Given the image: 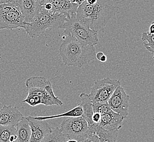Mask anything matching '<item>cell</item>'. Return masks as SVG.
<instances>
[{
    "label": "cell",
    "mask_w": 154,
    "mask_h": 142,
    "mask_svg": "<svg viewBox=\"0 0 154 142\" xmlns=\"http://www.w3.org/2000/svg\"><path fill=\"white\" fill-rule=\"evenodd\" d=\"M118 11L119 3L116 0H97L92 5L85 1L78 6L75 15L90 29L98 32L107 25Z\"/></svg>",
    "instance_id": "cell-1"
},
{
    "label": "cell",
    "mask_w": 154,
    "mask_h": 142,
    "mask_svg": "<svg viewBox=\"0 0 154 142\" xmlns=\"http://www.w3.org/2000/svg\"><path fill=\"white\" fill-rule=\"evenodd\" d=\"M60 55L66 65L82 67L96 59L95 46L88 45L71 35L64 36Z\"/></svg>",
    "instance_id": "cell-2"
},
{
    "label": "cell",
    "mask_w": 154,
    "mask_h": 142,
    "mask_svg": "<svg viewBox=\"0 0 154 142\" xmlns=\"http://www.w3.org/2000/svg\"><path fill=\"white\" fill-rule=\"evenodd\" d=\"M67 18L59 13H51L42 8L41 11L30 23H27L24 30L31 38H36L48 29H63Z\"/></svg>",
    "instance_id": "cell-3"
},
{
    "label": "cell",
    "mask_w": 154,
    "mask_h": 142,
    "mask_svg": "<svg viewBox=\"0 0 154 142\" xmlns=\"http://www.w3.org/2000/svg\"><path fill=\"white\" fill-rule=\"evenodd\" d=\"M25 85L28 94H36L41 97V104L45 106L63 105L62 101L54 94L50 80L45 77H30L26 81Z\"/></svg>",
    "instance_id": "cell-4"
},
{
    "label": "cell",
    "mask_w": 154,
    "mask_h": 142,
    "mask_svg": "<svg viewBox=\"0 0 154 142\" xmlns=\"http://www.w3.org/2000/svg\"><path fill=\"white\" fill-rule=\"evenodd\" d=\"M64 36L71 35L88 45L95 46L98 43V33L79 20L75 14L67 18L63 27Z\"/></svg>",
    "instance_id": "cell-5"
},
{
    "label": "cell",
    "mask_w": 154,
    "mask_h": 142,
    "mask_svg": "<svg viewBox=\"0 0 154 142\" xmlns=\"http://www.w3.org/2000/svg\"><path fill=\"white\" fill-rule=\"evenodd\" d=\"M27 24L17 5L10 3L0 4V30H13L19 27L24 29Z\"/></svg>",
    "instance_id": "cell-6"
},
{
    "label": "cell",
    "mask_w": 154,
    "mask_h": 142,
    "mask_svg": "<svg viewBox=\"0 0 154 142\" xmlns=\"http://www.w3.org/2000/svg\"><path fill=\"white\" fill-rule=\"evenodd\" d=\"M68 139L80 142L88 136L91 131L89 125L82 116L68 117L58 126Z\"/></svg>",
    "instance_id": "cell-7"
},
{
    "label": "cell",
    "mask_w": 154,
    "mask_h": 142,
    "mask_svg": "<svg viewBox=\"0 0 154 142\" xmlns=\"http://www.w3.org/2000/svg\"><path fill=\"white\" fill-rule=\"evenodd\" d=\"M120 84L119 80L109 77H106L96 81L89 95L92 103H107L113 92Z\"/></svg>",
    "instance_id": "cell-8"
},
{
    "label": "cell",
    "mask_w": 154,
    "mask_h": 142,
    "mask_svg": "<svg viewBox=\"0 0 154 142\" xmlns=\"http://www.w3.org/2000/svg\"><path fill=\"white\" fill-rule=\"evenodd\" d=\"M129 102L130 96L120 84L113 92L107 103L112 110L120 114L125 119L128 116Z\"/></svg>",
    "instance_id": "cell-9"
},
{
    "label": "cell",
    "mask_w": 154,
    "mask_h": 142,
    "mask_svg": "<svg viewBox=\"0 0 154 142\" xmlns=\"http://www.w3.org/2000/svg\"><path fill=\"white\" fill-rule=\"evenodd\" d=\"M31 128L30 142H41L48 133L51 132L53 129L47 120H38L34 116H27Z\"/></svg>",
    "instance_id": "cell-10"
},
{
    "label": "cell",
    "mask_w": 154,
    "mask_h": 142,
    "mask_svg": "<svg viewBox=\"0 0 154 142\" xmlns=\"http://www.w3.org/2000/svg\"><path fill=\"white\" fill-rule=\"evenodd\" d=\"M23 117L17 106L3 105L0 110V125L16 126Z\"/></svg>",
    "instance_id": "cell-11"
},
{
    "label": "cell",
    "mask_w": 154,
    "mask_h": 142,
    "mask_svg": "<svg viewBox=\"0 0 154 142\" xmlns=\"http://www.w3.org/2000/svg\"><path fill=\"white\" fill-rule=\"evenodd\" d=\"M17 6L26 23L32 20L42 8L39 0H19Z\"/></svg>",
    "instance_id": "cell-12"
},
{
    "label": "cell",
    "mask_w": 154,
    "mask_h": 142,
    "mask_svg": "<svg viewBox=\"0 0 154 142\" xmlns=\"http://www.w3.org/2000/svg\"><path fill=\"white\" fill-rule=\"evenodd\" d=\"M124 119L120 114L110 110L109 112L101 116L98 126L106 130L119 131L122 128Z\"/></svg>",
    "instance_id": "cell-13"
},
{
    "label": "cell",
    "mask_w": 154,
    "mask_h": 142,
    "mask_svg": "<svg viewBox=\"0 0 154 142\" xmlns=\"http://www.w3.org/2000/svg\"><path fill=\"white\" fill-rule=\"evenodd\" d=\"M53 6V13H59L69 18L76 14L79 5L69 0H48Z\"/></svg>",
    "instance_id": "cell-14"
},
{
    "label": "cell",
    "mask_w": 154,
    "mask_h": 142,
    "mask_svg": "<svg viewBox=\"0 0 154 142\" xmlns=\"http://www.w3.org/2000/svg\"><path fill=\"white\" fill-rule=\"evenodd\" d=\"M89 130L96 132L97 134L100 142H116L118 131L106 130L98 126V124L94 123L91 125H89Z\"/></svg>",
    "instance_id": "cell-15"
},
{
    "label": "cell",
    "mask_w": 154,
    "mask_h": 142,
    "mask_svg": "<svg viewBox=\"0 0 154 142\" xmlns=\"http://www.w3.org/2000/svg\"><path fill=\"white\" fill-rule=\"evenodd\" d=\"M17 142H30L31 128L26 117H23L16 125Z\"/></svg>",
    "instance_id": "cell-16"
},
{
    "label": "cell",
    "mask_w": 154,
    "mask_h": 142,
    "mask_svg": "<svg viewBox=\"0 0 154 142\" xmlns=\"http://www.w3.org/2000/svg\"><path fill=\"white\" fill-rule=\"evenodd\" d=\"M80 104L83 110V114L82 116L86 120L89 125H91L94 124L92 122V116L93 115L92 101L89 95L85 93H82L80 96Z\"/></svg>",
    "instance_id": "cell-17"
},
{
    "label": "cell",
    "mask_w": 154,
    "mask_h": 142,
    "mask_svg": "<svg viewBox=\"0 0 154 142\" xmlns=\"http://www.w3.org/2000/svg\"><path fill=\"white\" fill-rule=\"evenodd\" d=\"M83 114V110L80 103L77 106L73 108V109L68 110L67 112L63 113L62 114H59L57 115L50 116H34L35 118L38 120H47L54 119L60 118L62 117H77V116H82Z\"/></svg>",
    "instance_id": "cell-18"
},
{
    "label": "cell",
    "mask_w": 154,
    "mask_h": 142,
    "mask_svg": "<svg viewBox=\"0 0 154 142\" xmlns=\"http://www.w3.org/2000/svg\"><path fill=\"white\" fill-rule=\"evenodd\" d=\"M16 127L0 125V142H17Z\"/></svg>",
    "instance_id": "cell-19"
},
{
    "label": "cell",
    "mask_w": 154,
    "mask_h": 142,
    "mask_svg": "<svg viewBox=\"0 0 154 142\" xmlns=\"http://www.w3.org/2000/svg\"><path fill=\"white\" fill-rule=\"evenodd\" d=\"M68 139L57 126L45 135L41 142H66Z\"/></svg>",
    "instance_id": "cell-20"
},
{
    "label": "cell",
    "mask_w": 154,
    "mask_h": 142,
    "mask_svg": "<svg viewBox=\"0 0 154 142\" xmlns=\"http://www.w3.org/2000/svg\"><path fill=\"white\" fill-rule=\"evenodd\" d=\"M142 39L145 48L151 54H154V33L145 32L143 33Z\"/></svg>",
    "instance_id": "cell-21"
},
{
    "label": "cell",
    "mask_w": 154,
    "mask_h": 142,
    "mask_svg": "<svg viewBox=\"0 0 154 142\" xmlns=\"http://www.w3.org/2000/svg\"><path fill=\"white\" fill-rule=\"evenodd\" d=\"M93 112L98 113L101 116L109 112L111 109L108 103H92Z\"/></svg>",
    "instance_id": "cell-22"
},
{
    "label": "cell",
    "mask_w": 154,
    "mask_h": 142,
    "mask_svg": "<svg viewBox=\"0 0 154 142\" xmlns=\"http://www.w3.org/2000/svg\"><path fill=\"white\" fill-rule=\"evenodd\" d=\"M23 103H27L30 106H36L41 104V98L36 94H28L26 98L23 101Z\"/></svg>",
    "instance_id": "cell-23"
},
{
    "label": "cell",
    "mask_w": 154,
    "mask_h": 142,
    "mask_svg": "<svg viewBox=\"0 0 154 142\" xmlns=\"http://www.w3.org/2000/svg\"><path fill=\"white\" fill-rule=\"evenodd\" d=\"M79 142H100L99 137L96 132L91 131L88 136L83 140Z\"/></svg>",
    "instance_id": "cell-24"
},
{
    "label": "cell",
    "mask_w": 154,
    "mask_h": 142,
    "mask_svg": "<svg viewBox=\"0 0 154 142\" xmlns=\"http://www.w3.org/2000/svg\"><path fill=\"white\" fill-rule=\"evenodd\" d=\"M101 118V115L98 113H94L92 116V122L95 124H98Z\"/></svg>",
    "instance_id": "cell-25"
},
{
    "label": "cell",
    "mask_w": 154,
    "mask_h": 142,
    "mask_svg": "<svg viewBox=\"0 0 154 142\" xmlns=\"http://www.w3.org/2000/svg\"><path fill=\"white\" fill-rule=\"evenodd\" d=\"M104 55L103 53L102 52H98L97 54H96V59H97L98 60H100L101 59V57L103 56Z\"/></svg>",
    "instance_id": "cell-26"
},
{
    "label": "cell",
    "mask_w": 154,
    "mask_h": 142,
    "mask_svg": "<svg viewBox=\"0 0 154 142\" xmlns=\"http://www.w3.org/2000/svg\"><path fill=\"white\" fill-rule=\"evenodd\" d=\"M19 0H6V3H12L16 5H18Z\"/></svg>",
    "instance_id": "cell-27"
},
{
    "label": "cell",
    "mask_w": 154,
    "mask_h": 142,
    "mask_svg": "<svg viewBox=\"0 0 154 142\" xmlns=\"http://www.w3.org/2000/svg\"><path fill=\"white\" fill-rule=\"evenodd\" d=\"M149 32L150 33H154V22L153 21L151 23L150 26V28H149Z\"/></svg>",
    "instance_id": "cell-28"
},
{
    "label": "cell",
    "mask_w": 154,
    "mask_h": 142,
    "mask_svg": "<svg viewBox=\"0 0 154 142\" xmlns=\"http://www.w3.org/2000/svg\"><path fill=\"white\" fill-rule=\"evenodd\" d=\"M85 1L89 5H94L97 2V0H85Z\"/></svg>",
    "instance_id": "cell-29"
},
{
    "label": "cell",
    "mask_w": 154,
    "mask_h": 142,
    "mask_svg": "<svg viewBox=\"0 0 154 142\" xmlns=\"http://www.w3.org/2000/svg\"><path fill=\"white\" fill-rule=\"evenodd\" d=\"M85 1V0H73V2L77 3V5H78L79 6L80 5H81Z\"/></svg>",
    "instance_id": "cell-30"
},
{
    "label": "cell",
    "mask_w": 154,
    "mask_h": 142,
    "mask_svg": "<svg viewBox=\"0 0 154 142\" xmlns=\"http://www.w3.org/2000/svg\"><path fill=\"white\" fill-rule=\"evenodd\" d=\"M107 56L104 54L101 57V59H100V61L102 62H105L107 61Z\"/></svg>",
    "instance_id": "cell-31"
},
{
    "label": "cell",
    "mask_w": 154,
    "mask_h": 142,
    "mask_svg": "<svg viewBox=\"0 0 154 142\" xmlns=\"http://www.w3.org/2000/svg\"><path fill=\"white\" fill-rule=\"evenodd\" d=\"M39 3L42 6H43L45 3L47 2L48 0H39Z\"/></svg>",
    "instance_id": "cell-32"
},
{
    "label": "cell",
    "mask_w": 154,
    "mask_h": 142,
    "mask_svg": "<svg viewBox=\"0 0 154 142\" xmlns=\"http://www.w3.org/2000/svg\"><path fill=\"white\" fill-rule=\"evenodd\" d=\"M66 142H79L75 139H68Z\"/></svg>",
    "instance_id": "cell-33"
},
{
    "label": "cell",
    "mask_w": 154,
    "mask_h": 142,
    "mask_svg": "<svg viewBox=\"0 0 154 142\" xmlns=\"http://www.w3.org/2000/svg\"><path fill=\"white\" fill-rule=\"evenodd\" d=\"M6 3V0H0V4Z\"/></svg>",
    "instance_id": "cell-34"
},
{
    "label": "cell",
    "mask_w": 154,
    "mask_h": 142,
    "mask_svg": "<svg viewBox=\"0 0 154 142\" xmlns=\"http://www.w3.org/2000/svg\"><path fill=\"white\" fill-rule=\"evenodd\" d=\"M70 1H71V2H73V0H69Z\"/></svg>",
    "instance_id": "cell-35"
}]
</instances>
